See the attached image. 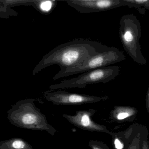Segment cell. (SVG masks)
Segmentation results:
<instances>
[{
	"instance_id": "obj_7",
	"label": "cell",
	"mask_w": 149,
	"mask_h": 149,
	"mask_svg": "<svg viewBox=\"0 0 149 149\" xmlns=\"http://www.w3.org/2000/svg\"><path fill=\"white\" fill-rule=\"evenodd\" d=\"M64 1L82 14L107 11L125 6L123 0H70Z\"/></svg>"
},
{
	"instance_id": "obj_3",
	"label": "cell",
	"mask_w": 149,
	"mask_h": 149,
	"mask_svg": "<svg viewBox=\"0 0 149 149\" xmlns=\"http://www.w3.org/2000/svg\"><path fill=\"white\" fill-rule=\"evenodd\" d=\"M141 24L134 14L122 17L120 22L119 34L124 50L137 64L145 65L147 61L141 51Z\"/></svg>"
},
{
	"instance_id": "obj_16",
	"label": "cell",
	"mask_w": 149,
	"mask_h": 149,
	"mask_svg": "<svg viewBox=\"0 0 149 149\" xmlns=\"http://www.w3.org/2000/svg\"><path fill=\"white\" fill-rule=\"evenodd\" d=\"M148 134L149 133H148L144 136L143 141L142 149H149V142L148 139Z\"/></svg>"
},
{
	"instance_id": "obj_6",
	"label": "cell",
	"mask_w": 149,
	"mask_h": 149,
	"mask_svg": "<svg viewBox=\"0 0 149 149\" xmlns=\"http://www.w3.org/2000/svg\"><path fill=\"white\" fill-rule=\"evenodd\" d=\"M45 99L54 105H79L97 103L106 100L107 96H97L79 94L65 91H47L44 93Z\"/></svg>"
},
{
	"instance_id": "obj_9",
	"label": "cell",
	"mask_w": 149,
	"mask_h": 149,
	"mask_svg": "<svg viewBox=\"0 0 149 149\" xmlns=\"http://www.w3.org/2000/svg\"><path fill=\"white\" fill-rule=\"evenodd\" d=\"M130 126L129 141L125 149H142L144 136L148 133V129L145 126L138 123Z\"/></svg>"
},
{
	"instance_id": "obj_12",
	"label": "cell",
	"mask_w": 149,
	"mask_h": 149,
	"mask_svg": "<svg viewBox=\"0 0 149 149\" xmlns=\"http://www.w3.org/2000/svg\"><path fill=\"white\" fill-rule=\"evenodd\" d=\"M0 149H34L22 138H12L0 141Z\"/></svg>"
},
{
	"instance_id": "obj_14",
	"label": "cell",
	"mask_w": 149,
	"mask_h": 149,
	"mask_svg": "<svg viewBox=\"0 0 149 149\" xmlns=\"http://www.w3.org/2000/svg\"><path fill=\"white\" fill-rule=\"evenodd\" d=\"M17 15V12L0 1V18H9L10 16Z\"/></svg>"
},
{
	"instance_id": "obj_2",
	"label": "cell",
	"mask_w": 149,
	"mask_h": 149,
	"mask_svg": "<svg viewBox=\"0 0 149 149\" xmlns=\"http://www.w3.org/2000/svg\"><path fill=\"white\" fill-rule=\"evenodd\" d=\"M35 101L26 99L17 102L7 112L9 121L17 127L46 131L55 135L57 131L49 124L46 116L36 106Z\"/></svg>"
},
{
	"instance_id": "obj_1",
	"label": "cell",
	"mask_w": 149,
	"mask_h": 149,
	"mask_svg": "<svg viewBox=\"0 0 149 149\" xmlns=\"http://www.w3.org/2000/svg\"><path fill=\"white\" fill-rule=\"evenodd\" d=\"M108 48L97 41L83 38L74 39L56 46L44 56L34 68L32 74L36 75L53 65L59 66V72L79 66L91 56Z\"/></svg>"
},
{
	"instance_id": "obj_10",
	"label": "cell",
	"mask_w": 149,
	"mask_h": 149,
	"mask_svg": "<svg viewBox=\"0 0 149 149\" xmlns=\"http://www.w3.org/2000/svg\"><path fill=\"white\" fill-rule=\"evenodd\" d=\"M137 113L138 110L134 107L115 106L110 113V118L119 122L133 121Z\"/></svg>"
},
{
	"instance_id": "obj_15",
	"label": "cell",
	"mask_w": 149,
	"mask_h": 149,
	"mask_svg": "<svg viewBox=\"0 0 149 149\" xmlns=\"http://www.w3.org/2000/svg\"><path fill=\"white\" fill-rule=\"evenodd\" d=\"M88 146L92 149H109L107 145L97 141H90Z\"/></svg>"
},
{
	"instance_id": "obj_17",
	"label": "cell",
	"mask_w": 149,
	"mask_h": 149,
	"mask_svg": "<svg viewBox=\"0 0 149 149\" xmlns=\"http://www.w3.org/2000/svg\"><path fill=\"white\" fill-rule=\"evenodd\" d=\"M146 106L147 111H148L149 115V87L148 89V93H147V97H146Z\"/></svg>"
},
{
	"instance_id": "obj_8",
	"label": "cell",
	"mask_w": 149,
	"mask_h": 149,
	"mask_svg": "<svg viewBox=\"0 0 149 149\" xmlns=\"http://www.w3.org/2000/svg\"><path fill=\"white\" fill-rule=\"evenodd\" d=\"M95 109L77 111L73 115L63 114V116L74 126L91 132H99L111 134V132L103 125L96 123L92 120V117L95 114Z\"/></svg>"
},
{
	"instance_id": "obj_13",
	"label": "cell",
	"mask_w": 149,
	"mask_h": 149,
	"mask_svg": "<svg viewBox=\"0 0 149 149\" xmlns=\"http://www.w3.org/2000/svg\"><path fill=\"white\" fill-rule=\"evenodd\" d=\"M125 5L135 8L141 15H144L146 9L149 10V0H123Z\"/></svg>"
},
{
	"instance_id": "obj_4",
	"label": "cell",
	"mask_w": 149,
	"mask_h": 149,
	"mask_svg": "<svg viewBox=\"0 0 149 149\" xmlns=\"http://www.w3.org/2000/svg\"><path fill=\"white\" fill-rule=\"evenodd\" d=\"M125 59L126 57L122 51L115 47H108L105 50L91 56L79 66L68 68L62 72L58 71L52 79L56 80L64 77L107 67Z\"/></svg>"
},
{
	"instance_id": "obj_5",
	"label": "cell",
	"mask_w": 149,
	"mask_h": 149,
	"mask_svg": "<svg viewBox=\"0 0 149 149\" xmlns=\"http://www.w3.org/2000/svg\"><path fill=\"white\" fill-rule=\"evenodd\" d=\"M120 68L117 66H108L83 73L75 78L65 80L58 84L50 86L51 90L66 88H83L89 85L108 83L119 74Z\"/></svg>"
},
{
	"instance_id": "obj_11",
	"label": "cell",
	"mask_w": 149,
	"mask_h": 149,
	"mask_svg": "<svg viewBox=\"0 0 149 149\" xmlns=\"http://www.w3.org/2000/svg\"><path fill=\"white\" fill-rule=\"evenodd\" d=\"M55 1H21L20 5L32 6L38 11L43 15H48L51 12L56 5Z\"/></svg>"
}]
</instances>
